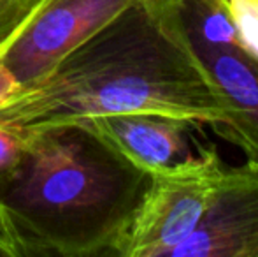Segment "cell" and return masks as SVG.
Masks as SVG:
<instances>
[{"label": "cell", "mask_w": 258, "mask_h": 257, "mask_svg": "<svg viewBox=\"0 0 258 257\" xmlns=\"http://www.w3.org/2000/svg\"><path fill=\"white\" fill-rule=\"evenodd\" d=\"M235 113L225 139L258 161V59L246 49L214 48L197 52Z\"/></svg>", "instance_id": "cell-7"}, {"label": "cell", "mask_w": 258, "mask_h": 257, "mask_svg": "<svg viewBox=\"0 0 258 257\" xmlns=\"http://www.w3.org/2000/svg\"><path fill=\"white\" fill-rule=\"evenodd\" d=\"M170 257H258V161L225 166L204 219Z\"/></svg>", "instance_id": "cell-5"}, {"label": "cell", "mask_w": 258, "mask_h": 257, "mask_svg": "<svg viewBox=\"0 0 258 257\" xmlns=\"http://www.w3.org/2000/svg\"><path fill=\"white\" fill-rule=\"evenodd\" d=\"M32 141V130L0 124V189L18 171Z\"/></svg>", "instance_id": "cell-9"}, {"label": "cell", "mask_w": 258, "mask_h": 257, "mask_svg": "<svg viewBox=\"0 0 258 257\" xmlns=\"http://www.w3.org/2000/svg\"><path fill=\"white\" fill-rule=\"evenodd\" d=\"M118 113H160L211 125L225 139L235 113L191 44L183 0H141L0 108L18 127Z\"/></svg>", "instance_id": "cell-1"}, {"label": "cell", "mask_w": 258, "mask_h": 257, "mask_svg": "<svg viewBox=\"0 0 258 257\" xmlns=\"http://www.w3.org/2000/svg\"><path fill=\"white\" fill-rule=\"evenodd\" d=\"M30 130L0 189V255L112 257L151 175L83 122Z\"/></svg>", "instance_id": "cell-2"}, {"label": "cell", "mask_w": 258, "mask_h": 257, "mask_svg": "<svg viewBox=\"0 0 258 257\" xmlns=\"http://www.w3.org/2000/svg\"><path fill=\"white\" fill-rule=\"evenodd\" d=\"M44 0H0V46L28 23Z\"/></svg>", "instance_id": "cell-11"}, {"label": "cell", "mask_w": 258, "mask_h": 257, "mask_svg": "<svg viewBox=\"0 0 258 257\" xmlns=\"http://www.w3.org/2000/svg\"><path fill=\"white\" fill-rule=\"evenodd\" d=\"M225 166L214 144H201L184 161L153 173L112 257H170L204 219Z\"/></svg>", "instance_id": "cell-3"}, {"label": "cell", "mask_w": 258, "mask_h": 257, "mask_svg": "<svg viewBox=\"0 0 258 257\" xmlns=\"http://www.w3.org/2000/svg\"><path fill=\"white\" fill-rule=\"evenodd\" d=\"M4 44H6V42H4ZM2 46H0V53H2ZM20 90H21V85L16 81V78L7 71V67L2 64V60H0V108H2L7 100L13 99Z\"/></svg>", "instance_id": "cell-12"}, {"label": "cell", "mask_w": 258, "mask_h": 257, "mask_svg": "<svg viewBox=\"0 0 258 257\" xmlns=\"http://www.w3.org/2000/svg\"><path fill=\"white\" fill-rule=\"evenodd\" d=\"M141 0H44L2 46L0 60L21 86L44 74L81 42Z\"/></svg>", "instance_id": "cell-4"}, {"label": "cell", "mask_w": 258, "mask_h": 257, "mask_svg": "<svg viewBox=\"0 0 258 257\" xmlns=\"http://www.w3.org/2000/svg\"><path fill=\"white\" fill-rule=\"evenodd\" d=\"M123 157L153 175L191 155L195 124L160 113H118L81 120Z\"/></svg>", "instance_id": "cell-6"}, {"label": "cell", "mask_w": 258, "mask_h": 257, "mask_svg": "<svg viewBox=\"0 0 258 257\" xmlns=\"http://www.w3.org/2000/svg\"><path fill=\"white\" fill-rule=\"evenodd\" d=\"M183 18L197 52L214 48L244 49L228 9V0H183Z\"/></svg>", "instance_id": "cell-8"}, {"label": "cell", "mask_w": 258, "mask_h": 257, "mask_svg": "<svg viewBox=\"0 0 258 257\" xmlns=\"http://www.w3.org/2000/svg\"><path fill=\"white\" fill-rule=\"evenodd\" d=\"M228 9L244 49L258 59V0H228Z\"/></svg>", "instance_id": "cell-10"}]
</instances>
